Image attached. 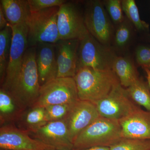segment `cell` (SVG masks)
I'll list each match as a JSON object with an SVG mask.
<instances>
[{
    "label": "cell",
    "mask_w": 150,
    "mask_h": 150,
    "mask_svg": "<svg viewBox=\"0 0 150 150\" xmlns=\"http://www.w3.org/2000/svg\"><path fill=\"white\" fill-rule=\"evenodd\" d=\"M29 134L32 135L34 139L53 147L56 149H73V143L69 136L65 119L48 122Z\"/></svg>",
    "instance_id": "cell-13"
},
{
    "label": "cell",
    "mask_w": 150,
    "mask_h": 150,
    "mask_svg": "<svg viewBox=\"0 0 150 150\" xmlns=\"http://www.w3.org/2000/svg\"><path fill=\"white\" fill-rule=\"evenodd\" d=\"M57 26L60 40H80L88 33L83 16L72 2L66 1L59 7Z\"/></svg>",
    "instance_id": "cell-9"
},
{
    "label": "cell",
    "mask_w": 150,
    "mask_h": 150,
    "mask_svg": "<svg viewBox=\"0 0 150 150\" xmlns=\"http://www.w3.org/2000/svg\"><path fill=\"white\" fill-rule=\"evenodd\" d=\"M131 30L129 24L123 21L120 24L116 30L115 42L118 47H123L127 45L131 38Z\"/></svg>",
    "instance_id": "cell-27"
},
{
    "label": "cell",
    "mask_w": 150,
    "mask_h": 150,
    "mask_svg": "<svg viewBox=\"0 0 150 150\" xmlns=\"http://www.w3.org/2000/svg\"><path fill=\"white\" fill-rule=\"evenodd\" d=\"M79 100L74 78H56L41 87L37 101L33 107L73 104Z\"/></svg>",
    "instance_id": "cell-5"
},
{
    "label": "cell",
    "mask_w": 150,
    "mask_h": 150,
    "mask_svg": "<svg viewBox=\"0 0 150 150\" xmlns=\"http://www.w3.org/2000/svg\"><path fill=\"white\" fill-rule=\"evenodd\" d=\"M110 150H150V140L122 138Z\"/></svg>",
    "instance_id": "cell-24"
},
{
    "label": "cell",
    "mask_w": 150,
    "mask_h": 150,
    "mask_svg": "<svg viewBox=\"0 0 150 150\" xmlns=\"http://www.w3.org/2000/svg\"><path fill=\"white\" fill-rule=\"evenodd\" d=\"M20 119L23 124V130L28 134L34 132L48 123L45 108L41 107L30 108L26 113L23 114Z\"/></svg>",
    "instance_id": "cell-21"
},
{
    "label": "cell",
    "mask_w": 150,
    "mask_h": 150,
    "mask_svg": "<svg viewBox=\"0 0 150 150\" xmlns=\"http://www.w3.org/2000/svg\"><path fill=\"white\" fill-rule=\"evenodd\" d=\"M129 96L138 105L150 111V93L144 83L139 79L126 88Z\"/></svg>",
    "instance_id": "cell-22"
},
{
    "label": "cell",
    "mask_w": 150,
    "mask_h": 150,
    "mask_svg": "<svg viewBox=\"0 0 150 150\" xmlns=\"http://www.w3.org/2000/svg\"><path fill=\"white\" fill-rule=\"evenodd\" d=\"M135 56L139 64L144 67H150V47L139 46L135 52Z\"/></svg>",
    "instance_id": "cell-29"
},
{
    "label": "cell",
    "mask_w": 150,
    "mask_h": 150,
    "mask_svg": "<svg viewBox=\"0 0 150 150\" xmlns=\"http://www.w3.org/2000/svg\"><path fill=\"white\" fill-rule=\"evenodd\" d=\"M95 104L100 116L118 121L140 108L120 83L107 96Z\"/></svg>",
    "instance_id": "cell-8"
},
{
    "label": "cell",
    "mask_w": 150,
    "mask_h": 150,
    "mask_svg": "<svg viewBox=\"0 0 150 150\" xmlns=\"http://www.w3.org/2000/svg\"><path fill=\"white\" fill-rule=\"evenodd\" d=\"M59 7L31 13L26 21L28 48L40 43L55 44L60 40L57 18Z\"/></svg>",
    "instance_id": "cell-4"
},
{
    "label": "cell",
    "mask_w": 150,
    "mask_h": 150,
    "mask_svg": "<svg viewBox=\"0 0 150 150\" xmlns=\"http://www.w3.org/2000/svg\"><path fill=\"white\" fill-rule=\"evenodd\" d=\"M12 37V29L10 25L0 31V78L2 84L8 64Z\"/></svg>",
    "instance_id": "cell-20"
},
{
    "label": "cell",
    "mask_w": 150,
    "mask_h": 150,
    "mask_svg": "<svg viewBox=\"0 0 150 150\" xmlns=\"http://www.w3.org/2000/svg\"><path fill=\"white\" fill-rule=\"evenodd\" d=\"M123 11L130 21L139 30H146L149 29V25L141 19L139 9L134 0L121 1Z\"/></svg>",
    "instance_id": "cell-23"
},
{
    "label": "cell",
    "mask_w": 150,
    "mask_h": 150,
    "mask_svg": "<svg viewBox=\"0 0 150 150\" xmlns=\"http://www.w3.org/2000/svg\"><path fill=\"white\" fill-rule=\"evenodd\" d=\"M40 88L36 62V46L29 47L25 51L18 76L8 92L25 111L34 106Z\"/></svg>",
    "instance_id": "cell-2"
},
{
    "label": "cell",
    "mask_w": 150,
    "mask_h": 150,
    "mask_svg": "<svg viewBox=\"0 0 150 150\" xmlns=\"http://www.w3.org/2000/svg\"><path fill=\"white\" fill-rule=\"evenodd\" d=\"M115 57L89 33L80 39L78 69L88 67L95 69H111Z\"/></svg>",
    "instance_id": "cell-6"
},
{
    "label": "cell",
    "mask_w": 150,
    "mask_h": 150,
    "mask_svg": "<svg viewBox=\"0 0 150 150\" xmlns=\"http://www.w3.org/2000/svg\"><path fill=\"white\" fill-rule=\"evenodd\" d=\"M83 17L88 32L101 44L109 43L112 36V25L102 3L99 1L87 2Z\"/></svg>",
    "instance_id": "cell-10"
},
{
    "label": "cell",
    "mask_w": 150,
    "mask_h": 150,
    "mask_svg": "<svg viewBox=\"0 0 150 150\" xmlns=\"http://www.w3.org/2000/svg\"><path fill=\"white\" fill-rule=\"evenodd\" d=\"M122 139L118 120L100 116L81 132L73 143V149L110 146Z\"/></svg>",
    "instance_id": "cell-3"
},
{
    "label": "cell",
    "mask_w": 150,
    "mask_h": 150,
    "mask_svg": "<svg viewBox=\"0 0 150 150\" xmlns=\"http://www.w3.org/2000/svg\"><path fill=\"white\" fill-rule=\"evenodd\" d=\"M0 3L10 25L26 23L31 14L28 0H1Z\"/></svg>",
    "instance_id": "cell-17"
},
{
    "label": "cell",
    "mask_w": 150,
    "mask_h": 150,
    "mask_svg": "<svg viewBox=\"0 0 150 150\" xmlns=\"http://www.w3.org/2000/svg\"><path fill=\"white\" fill-rule=\"evenodd\" d=\"M79 39L60 40L56 43L57 78H74L78 70ZM56 46V45H55Z\"/></svg>",
    "instance_id": "cell-14"
},
{
    "label": "cell",
    "mask_w": 150,
    "mask_h": 150,
    "mask_svg": "<svg viewBox=\"0 0 150 150\" xmlns=\"http://www.w3.org/2000/svg\"><path fill=\"white\" fill-rule=\"evenodd\" d=\"M144 68L146 74L147 79L148 83L150 88V70L148 67H144Z\"/></svg>",
    "instance_id": "cell-32"
},
{
    "label": "cell",
    "mask_w": 150,
    "mask_h": 150,
    "mask_svg": "<svg viewBox=\"0 0 150 150\" xmlns=\"http://www.w3.org/2000/svg\"><path fill=\"white\" fill-rule=\"evenodd\" d=\"M100 116L95 103L80 100L75 103L65 119L73 144L78 135Z\"/></svg>",
    "instance_id": "cell-12"
},
{
    "label": "cell",
    "mask_w": 150,
    "mask_h": 150,
    "mask_svg": "<svg viewBox=\"0 0 150 150\" xmlns=\"http://www.w3.org/2000/svg\"><path fill=\"white\" fill-rule=\"evenodd\" d=\"M8 22L2 8L0 6V29L1 30L9 25Z\"/></svg>",
    "instance_id": "cell-30"
},
{
    "label": "cell",
    "mask_w": 150,
    "mask_h": 150,
    "mask_svg": "<svg viewBox=\"0 0 150 150\" xmlns=\"http://www.w3.org/2000/svg\"><path fill=\"white\" fill-rule=\"evenodd\" d=\"M79 99L96 103L120 83L112 69L98 70L81 67L74 77Z\"/></svg>",
    "instance_id": "cell-1"
},
{
    "label": "cell",
    "mask_w": 150,
    "mask_h": 150,
    "mask_svg": "<svg viewBox=\"0 0 150 150\" xmlns=\"http://www.w3.org/2000/svg\"><path fill=\"white\" fill-rule=\"evenodd\" d=\"M1 150H50L55 148L32 138L27 131L11 124L1 126Z\"/></svg>",
    "instance_id": "cell-11"
},
{
    "label": "cell",
    "mask_w": 150,
    "mask_h": 150,
    "mask_svg": "<svg viewBox=\"0 0 150 150\" xmlns=\"http://www.w3.org/2000/svg\"><path fill=\"white\" fill-rule=\"evenodd\" d=\"M66 1L65 0H28L31 13L54 7H60Z\"/></svg>",
    "instance_id": "cell-28"
},
{
    "label": "cell",
    "mask_w": 150,
    "mask_h": 150,
    "mask_svg": "<svg viewBox=\"0 0 150 150\" xmlns=\"http://www.w3.org/2000/svg\"><path fill=\"white\" fill-rule=\"evenodd\" d=\"M55 44L40 43L36 46V62L40 86L56 79L58 67Z\"/></svg>",
    "instance_id": "cell-16"
},
{
    "label": "cell",
    "mask_w": 150,
    "mask_h": 150,
    "mask_svg": "<svg viewBox=\"0 0 150 150\" xmlns=\"http://www.w3.org/2000/svg\"><path fill=\"white\" fill-rule=\"evenodd\" d=\"M72 150H110V147H93L83 149H73Z\"/></svg>",
    "instance_id": "cell-31"
},
{
    "label": "cell",
    "mask_w": 150,
    "mask_h": 150,
    "mask_svg": "<svg viewBox=\"0 0 150 150\" xmlns=\"http://www.w3.org/2000/svg\"><path fill=\"white\" fill-rule=\"evenodd\" d=\"M106 8L112 21L121 24L124 21L121 1L119 0H109L106 2Z\"/></svg>",
    "instance_id": "cell-26"
},
{
    "label": "cell",
    "mask_w": 150,
    "mask_h": 150,
    "mask_svg": "<svg viewBox=\"0 0 150 150\" xmlns=\"http://www.w3.org/2000/svg\"><path fill=\"white\" fill-rule=\"evenodd\" d=\"M18 105L9 92L0 90V121L1 126L18 121L25 112Z\"/></svg>",
    "instance_id": "cell-18"
},
{
    "label": "cell",
    "mask_w": 150,
    "mask_h": 150,
    "mask_svg": "<svg viewBox=\"0 0 150 150\" xmlns=\"http://www.w3.org/2000/svg\"><path fill=\"white\" fill-rule=\"evenodd\" d=\"M11 27L13 31L11 46L5 76L1 86V88L8 91L18 76L25 51L28 48V28L26 23Z\"/></svg>",
    "instance_id": "cell-7"
},
{
    "label": "cell",
    "mask_w": 150,
    "mask_h": 150,
    "mask_svg": "<svg viewBox=\"0 0 150 150\" xmlns=\"http://www.w3.org/2000/svg\"><path fill=\"white\" fill-rule=\"evenodd\" d=\"M112 69L121 85L125 88H128L139 79L133 63L126 57H115Z\"/></svg>",
    "instance_id": "cell-19"
},
{
    "label": "cell",
    "mask_w": 150,
    "mask_h": 150,
    "mask_svg": "<svg viewBox=\"0 0 150 150\" xmlns=\"http://www.w3.org/2000/svg\"><path fill=\"white\" fill-rule=\"evenodd\" d=\"M58 150V149H52V150Z\"/></svg>",
    "instance_id": "cell-33"
},
{
    "label": "cell",
    "mask_w": 150,
    "mask_h": 150,
    "mask_svg": "<svg viewBox=\"0 0 150 150\" xmlns=\"http://www.w3.org/2000/svg\"><path fill=\"white\" fill-rule=\"evenodd\" d=\"M118 121L122 138L150 140V111L140 108Z\"/></svg>",
    "instance_id": "cell-15"
},
{
    "label": "cell",
    "mask_w": 150,
    "mask_h": 150,
    "mask_svg": "<svg viewBox=\"0 0 150 150\" xmlns=\"http://www.w3.org/2000/svg\"><path fill=\"white\" fill-rule=\"evenodd\" d=\"M74 104L54 105L44 108L47 122L66 119Z\"/></svg>",
    "instance_id": "cell-25"
}]
</instances>
